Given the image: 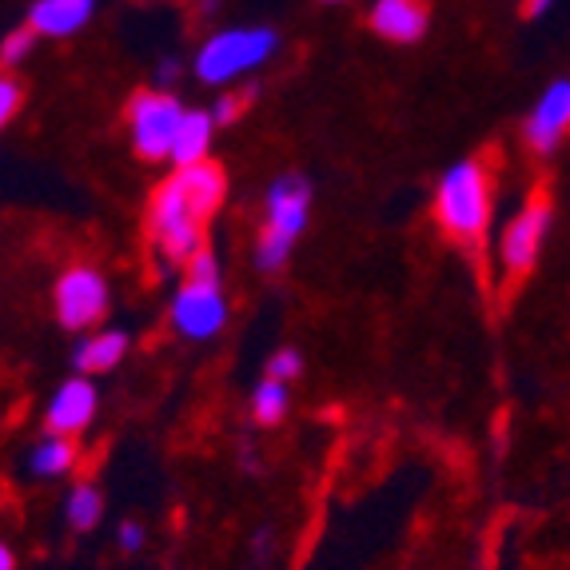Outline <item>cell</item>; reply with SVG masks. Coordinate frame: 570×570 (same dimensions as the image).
<instances>
[{"label":"cell","instance_id":"d4e9b609","mask_svg":"<svg viewBox=\"0 0 570 570\" xmlns=\"http://www.w3.org/2000/svg\"><path fill=\"white\" fill-rule=\"evenodd\" d=\"M0 570H17V554H12V547H0Z\"/></svg>","mask_w":570,"mask_h":570},{"label":"cell","instance_id":"6da1fadb","mask_svg":"<svg viewBox=\"0 0 570 570\" xmlns=\"http://www.w3.org/2000/svg\"><path fill=\"white\" fill-rule=\"evenodd\" d=\"M224 191H228V180H224L219 164L204 160L191 168H176L160 184L153 208H148L153 244L176 264H188L204 247V224L219 212Z\"/></svg>","mask_w":570,"mask_h":570},{"label":"cell","instance_id":"52a82bcc","mask_svg":"<svg viewBox=\"0 0 570 570\" xmlns=\"http://www.w3.org/2000/svg\"><path fill=\"white\" fill-rule=\"evenodd\" d=\"M168 320L176 335L188 343H208L228 324V295L219 284H200V279H184V287L171 295Z\"/></svg>","mask_w":570,"mask_h":570},{"label":"cell","instance_id":"5b68a950","mask_svg":"<svg viewBox=\"0 0 570 570\" xmlns=\"http://www.w3.org/2000/svg\"><path fill=\"white\" fill-rule=\"evenodd\" d=\"M184 116H188V108L171 92H164V88L136 92L132 105H128V136H132L136 156H144V160H168Z\"/></svg>","mask_w":570,"mask_h":570},{"label":"cell","instance_id":"30bf717a","mask_svg":"<svg viewBox=\"0 0 570 570\" xmlns=\"http://www.w3.org/2000/svg\"><path fill=\"white\" fill-rule=\"evenodd\" d=\"M96 407H100V391H96L92 375H77V380L60 383L52 391V400L45 407V423L52 435H68L77 439L80 431L92 428Z\"/></svg>","mask_w":570,"mask_h":570},{"label":"cell","instance_id":"4fadbf2b","mask_svg":"<svg viewBox=\"0 0 570 570\" xmlns=\"http://www.w3.org/2000/svg\"><path fill=\"white\" fill-rule=\"evenodd\" d=\"M216 116L212 112H200V108H188L184 116L180 132H176V144H171V156L168 160L176 168H191V164H204L212 153V136H216Z\"/></svg>","mask_w":570,"mask_h":570},{"label":"cell","instance_id":"7402d4cb","mask_svg":"<svg viewBox=\"0 0 570 570\" xmlns=\"http://www.w3.org/2000/svg\"><path fill=\"white\" fill-rule=\"evenodd\" d=\"M116 542H120V551L136 554L148 542V531H144V523H136V519H124L120 527H116Z\"/></svg>","mask_w":570,"mask_h":570},{"label":"cell","instance_id":"277c9868","mask_svg":"<svg viewBox=\"0 0 570 570\" xmlns=\"http://www.w3.org/2000/svg\"><path fill=\"white\" fill-rule=\"evenodd\" d=\"M279 37L264 24L256 29H224L216 37H208L196 52V77L204 85H232V80L247 77V72H256L272 52H276Z\"/></svg>","mask_w":570,"mask_h":570},{"label":"cell","instance_id":"e0dca14e","mask_svg":"<svg viewBox=\"0 0 570 570\" xmlns=\"http://www.w3.org/2000/svg\"><path fill=\"white\" fill-rule=\"evenodd\" d=\"M252 415H256V423H264V428L279 423V419L287 415V383L264 375V380L256 383V391H252Z\"/></svg>","mask_w":570,"mask_h":570},{"label":"cell","instance_id":"9c48e42d","mask_svg":"<svg viewBox=\"0 0 570 570\" xmlns=\"http://www.w3.org/2000/svg\"><path fill=\"white\" fill-rule=\"evenodd\" d=\"M570 132V77H559L542 88L531 116L523 124V140L534 156H551Z\"/></svg>","mask_w":570,"mask_h":570},{"label":"cell","instance_id":"8fae6325","mask_svg":"<svg viewBox=\"0 0 570 570\" xmlns=\"http://www.w3.org/2000/svg\"><path fill=\"white\" fill-rule=\"evenodd\" d=\"M371 29L391 45H415L428 32V4L423 0H375Z\"/></svg>","mask_w":570,"mask_h":570},{"label":"cell","instance_id":"8992f818","mask_svg":"<svg viewBox=\"0 0 570 570\" xmlns=\"http://www.w3.org/2000/svg\"><path fill=\"white\" fill-rule=\"evenodd\" d=\"M52 312L68 332H88L108 315V279L92 264L65 267L52 284Z\"/></svg>","mask_w":570,"mask_h":570},{"label":"cell","instance_id":"44dd1931","mask_svg":"<svg viewBox=\"0 0 570 570\" xmlns=\"http://www.w3.org/2000/svg\"><path fill=\"white\" fill-rule=\"evenodd\" d=\"M252 105V92H228L216 100V124H236L239 116H244V108Z\"/></svg>","mask_w":570,"mask_h":570},{"label":"cell","instance_id":"ba28073f","mask_svg":"<svg viewBox=\"0 0 570 570\" xmlns=\"http://www.w3.org/2000/svg\"><path fill=\"white\" fill-rule=\"evenodd\" d=\"M551 219H554V208L551 200H542L534 196L519 216L511 219L503 228V239H499V264H503L507 276H527L534 272L542 256V244H547V232H551Z\"/></svg>","mask_w":570,"mask_h":570},{"label":"cell","instance_id":"5bb4252c","mask_svg":"<svg viewBox=\"0 0 570 570\" xmlns=\"http://www.w3.org/2000/svg\"><path fill=\"white\" fill-rule=\"evenodd\" d=\"M128 355V335L112 332V327H100V332H88L77 347V367L80 375H105V371L120 367V360Z\"/></svg>","mask_w":570,"mask_h":570},{"label":"cell","instance_id":"7c38bea8","mask_svg":"<svg viewBox=\"0 0 570 570\" xmlns=\"http://www.w3.org/2000/svg\"><path fill=\"white\" fill-rule=\"evenodd\" d=\"M96 0H37L29 12V29H37L40 37H72L88 24Z\"/></svg>","mask_w":570,"mask_h":570},{"label":"cell","instance_id":"2e32d148","mask_svg":"<svg viewBox=\"0 0 570 570\" xmlns=\"http://www.w3.org/2000/svg\"><path fill=\"white\" fill-rule=\"evenodd\" d=\"M105 514V494L96 491L92 483H77L65 499V519L72 531H96Z\"/></svg>","mask_w":570,"mask_h":570},{"label":"cell","instance_id":"4316f807","mask_svg":"<svg viewBox=\"0 0 570 570\" xmlns=\"http://www.w3.org/2000/svg\"><path fill=\"white\" fill-rule=\"evenodd\" d=\"M327 4H340V0H327Z\"/></svg>","mask_w":570,"mask_h":570},{"label":"cell","instance_id":"7a4b0ae2","mask_svg":"<svg viewBox=\"0 0 570 570\" xmlns=\"http://www.w3.org/2000/svg\"><path fill=\"white\" fill-rule=\"evenodd\" d=\"M491 208H494V184L479 156L455 160L439 176L435 219L451 239L475 247L487 236V228H491Z\"/></svg>","mask_w":570,"mask_h":570},{"label":"cell","instance_id":"d6986e66","mask_svg":"<svg viewBox=\"0 0 570 570\" xmlns=\"http://www.w3.org/2000/svg\"><path fill=\"white\" fill-rule=\"evenodd\" d=\"M37 37H40L37 29H17V32H9V37H4V45H0V60H4L9 68L20 65V60H24L32 52Z\"/></svg>","mask_w":570,"mask_h":570},{"label":"cell","instance_id":"603a6c76","mask_svg":"<svg viewBox=\"0 0 570 570\" xmlns=\"http://www.w3.org/2000/svg\"><path fill=\"white\" fill-rule=\"evenodd\" d=\"M20 100H24V92H20V85L12 77L0 80V120L9 124L12 116L20 112Z\"/></svg>","mask_w":570,"mask_h":570},{"label":"cell","instance_id":"9a60e30c","mask_svg":"<svg viewBox=\"0 0 570 570\" xmlns=\"http://www.w3.org/2000/svg\"><path fill=\"white\" fill-rule=\"evenodd\" d=\"M77 466V443L68 435H52L48 431L37 448L29 451V475L37 479H60Z\"/></svg>","mask_w":570,"mask_h":570},{"label":"cell","instance_id":"484cf974","mask_svg":"<svg viewBox=\"0 0 570 570\" xmlns=\"http://www.w3.org/2000/svg\"><path fill=\"white\" fill-rule=\"evenodd\" d=\"M176 77V60H164L160 65V80H171Z\"/></svg>","mask_w":570,"mask_h":570},{"label":"cell","instance_id":"ac0fdd59","mask_svg":"<svg viewBox=\"0 0 570 570\" xmlns=\"http://www.w3.org/2000/svg\"><path fill=\"white\" fill-rule=\"evenodd\" d=\"M267 375H272V380H284V383L299 380V375H304V355L295 352V347H279V352L267 360Z\"/></svg>","mask_w":570,"mask_h":570},{"label":"cell","instance_id":"ffe728a7","mask_svg":"<svg viewBox=\"0 0 570 570\" xmlns=\"http://www.w3.org/2000/svg\"><path fill=\"white\" fill-rule=\"evenodd\" d=\"M184 279H200V284H219V259L212 247H200L196 256L184 264Z\"/></svg>","mask_w":570,"mask_h":570},{"label":"cell","instance_id":"cb8c5ba5","mask_svg":"<svg viewBox=\"0 0 570 570\" xmlns=\"http://www.w3.org/2000/svg\"><path fill=\"white\" fill-rule=\"evenodd\" d=\"M554 0H527V17H547Z\"/></svg>","mask_w":570,"mask_h":570},{"label":"cell","instance_id":"3957f363","mask_svg":"<svg viewBox=\"0 0 570 570\" xmlns=\"http://www.w3.org/2000/svg\"><path fill=\"white\" fill-rule=\"evenodd\" d=\"M307 216H312V184L295 171L272 180L264 200V232L256 239V267L264 276H276L292 259V247L304 236Z\"/></svg>","mask_w":570,"mask_h":570}]
</instances>
